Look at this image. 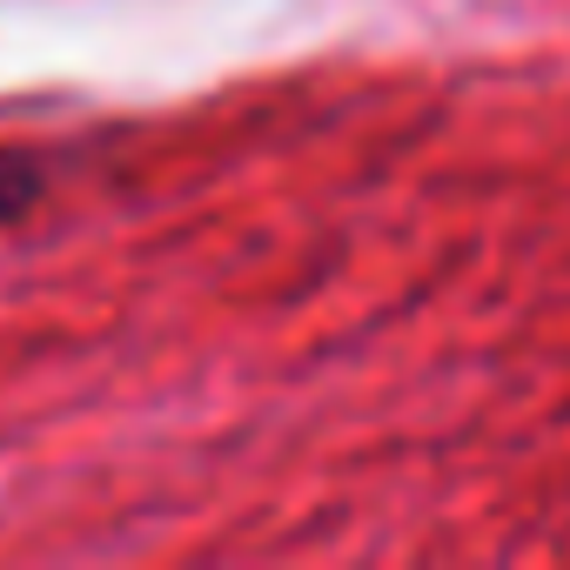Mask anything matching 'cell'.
Returning <instances> with one entry per match:
<instances>
[{
	"label": "cell",
	"mask_w": 570,
	"mask_h": 570,
	"mask_svg": "<svg viewBox=\"0 0 570 570\" xmlns=\"http://www.w3.org/2000/svg\"><path fill=\"white\" fill-rule=\"evenodd\" d=\"M35 195H41V161H28L21 148H0V228L28 215Z\"/></svg>",
	"instance_id": "cell-1"
}]
</instances>
